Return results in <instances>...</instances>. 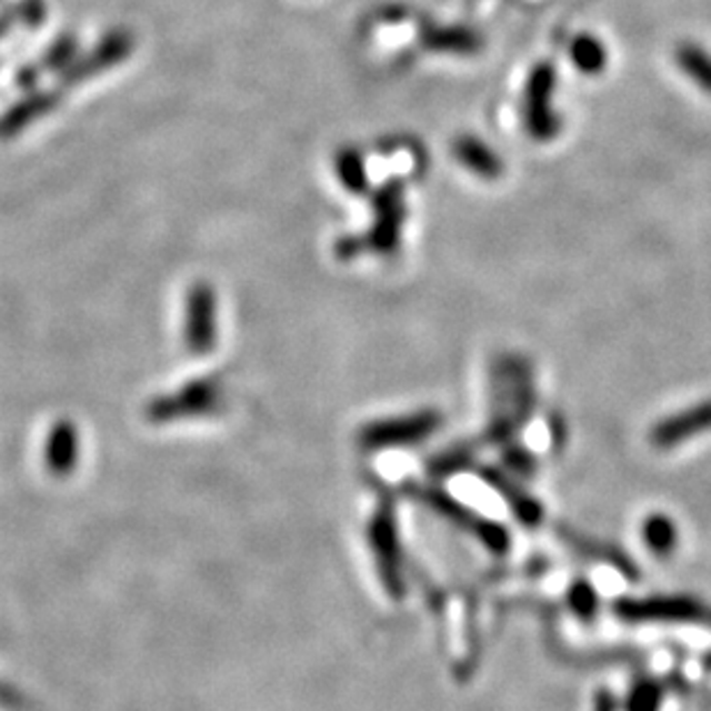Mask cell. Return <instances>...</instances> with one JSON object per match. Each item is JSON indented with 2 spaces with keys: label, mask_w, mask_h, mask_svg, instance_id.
<instances>
[{
  "label": "cell",
  "mask_w": 711,
  "mask_h": 711,
  "mask_svg": "<svg viewBox=\"0 0 711 711\" xmlns=\"http://www.w3.org/2000/svg\"><path fill=\"white\" fill-rule=\"evenodd\" d=\"M369 543L378 564V573L382 578V588L392 597H401L405 592L403 585V567H401V543L397 534V521L392 504H384L375 511L369 525Z\"/></svg>",
  "instance_id": "1"
},
{
  "label": "cell",
  "mask_w": 711,
  "mask_h": 711,
  "mask_svg": "<svg viewBox=\"0 0 711 711\" xmlns=\"http://www.w3.org/2000/svg\"><path fill=\"white\" fill-rule=\"evenodd\" d=\"M442 424V417L435 410L412 412L405 417L382 419L362 429L360 444L364 449H390V447H410L427 440L431 433L438 431Z\"/></svg>",
  "instance_id": "2"
},
{
  "label": "cell",
  "mask_w": 711,
  "mask_h": 711,
  "mask_svg": "<svg viewBox=\"0 0 711 711\" xmlns=\"http://www.w3.org/2000/svg\"><path fill=\"white\" fill-rule=\"evenodd\" d=\"M223 392L221 384L214 380H197L187 387H180L171 397L157 399L148 408V417L152 422H173L180 417L208 414L221 405Z\"/></svg>",
  "instance_id": "3"
},
{
  "label": "cell",
  "mask_w": 711,
  "mask_h": 711,
  "mask_svg": "<svg viewBox=\"0 0 711 711\" xmlns=\"http://www.w3.org/2000/svg\"><path fill=\"white\" fill-rule=\"evenodd\" d=\"M410 495H414L419 502L429 504L431 509H435L438 513H442L444 519H449L451 523H457L461 528H465L468 532L477 534L483 543H487L493 553H504L509 545V537L504 532V528L493 525L489 521H481L477 515L470 513V509H465L463 504H459L457 500H451L449 495H444L442 491L435 489H422V487H410Z\"/></svg>",
  "instance_id": "4"
},
{
  "label": "cell",
  "mask_w": 711,
  "mask_h": 711,
  "mask_svg": "<svg viewBox=\"0 0 711 711\" xmlns=\"http://www.w3.org/2000/svg\"><path fill=\"white\" fill-rule=\"evenodd\" d=\"M615 610L627 622H695L704 615V608L700 603L682 597L620 601Z\"/></svg>",
  "instance_id": "5"
},
{
  "label": "cell",
  "mask_w": 711,
  "mask_h": 711,
  "mask_svg": "<svg viewBox=\"0 0 711 711\" xmlns=\"http://www.w3.org/2000/svg\"><path fill=\"white\" fill-rule=\"evenodd\" d=\"M214 296L206 283L193 286L187 304V346L191 352L208 354L214 348Z\"/></svg>",
  "instance_id": "6"
},
{
  "label": "cell",
  "mask_w": 711,
  "mask_h": 711,
  "mask_svg": "<svg viewBox=\"0 0 711 711\" xmlns=\"http://www.w3.org/2000/svg\"><path fill=\"white\" fill-rule=\"evenodd\" d=\"M707 431H711V401L691 405L682 412L663 419V422H659L652 429L650 440L657 449H672L677 444L691 440L693 435H700Z\"/></svg>",
  "instance_id": "7"
},
{
  "label": "cell",
  "mask_w": 711,
  "mask_h": 711,
  "mask_svg": "<svg viewBox=\"0 0 711 711\" xmlns=\"http://www.w3.org/2000/svg\"><path fill=\"white\" fill-rule=\"evenodd\" d=\"M44 461L49 472L56 477H68L77 463H79V431L70 422H58L51 427L47 447H44Z\"/></svg>",
  "instance_id": "8"
},
{
  "label": "cell",
  "mask_w": 711,
  "mask_h": 711,
  "mask_svg": "<svg viewBox=\"0 0 711 711\" xmlns=\"http://www.w3.org/2000/svg\"><path fill=\"white\" fill-rule=\"evenodd\" d=\"M642 537H644V543L650 545V551L657 555L672 553V548L677 543V530L668 515H652V519L644 521Z\"/></svg>",
  "instance_id": "9"
},
{
  "label": "cell",
  "mask_w": 711,
  "mask_h": 711,
  "mask_svg": "<svg viewBox=\"0 0 711 711\" xmlns=\"http://www.w3.org/2000/svg\"><path fill=\"white\" fill-rule=\"evenodd\" d=\"M569 601L573 605L575 612H580L583 618H592L597 610V597L592 592L590 585L585 583H575V588L569 592Z\"/></svg>",
  "instance_id": "10"
},
{
  "label": "cell",
  "mask_w": 711,
  "mask_h": 711,
  "mask_svg": "<svg viewBox=\"0 0 711 711\" xmlns=\"http://www.w3.org/2000/svg\"><path fill=\"white\" fill-rule=\"evenodd\" d=\"M659 700H661L659 691L654 687H650V684H644L631 695L629 711H657Z\"/></svg>",
  "instance_id": "11"
}]
</instances>
